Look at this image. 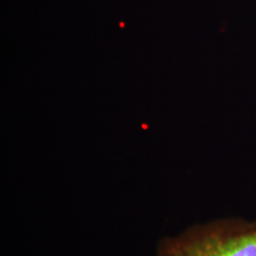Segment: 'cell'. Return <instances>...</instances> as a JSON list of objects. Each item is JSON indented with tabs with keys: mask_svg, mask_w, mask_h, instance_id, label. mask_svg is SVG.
Returning <instances> with one entry per match:
<instances>
[{
	"mask_svg": "<svg viewBox=\"0 0 256 256\" xmlns=\"http://www.w3.org/2000/svg\"><path fill=\"white\" fill-rule=\"evenodd\" d=\"M158 256H256V218H226L164 239Z\"/></svg>",
	"mask_w": 256,
	"mask_h": 256,
	"instance_id": "1",
	"label": "cell"
}]
</instances>
